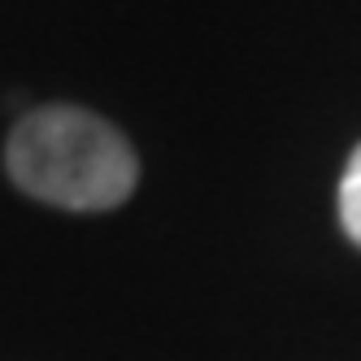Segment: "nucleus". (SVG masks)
Returning a JSON list of instances; mask_svg holds the SVG:
<instances>
[{
  "mask_svg": "<svg viewBox=\"0 0 361 361\" xmlns=\"http://www.w3.org/2000/svg\"><path fill=\"white\" fill-rule=\"evenodd\" d=\"M9 178L70 214H105L131 200L140 157L114 122L79 105H44L18 118L5 144Z\"/></svg>",
  "mask_w": 361,
  "mask_h": 361,
  "instance_id": "nucleus-1",
  "label": "nucleus"
},
{
  "mask_svg": "<svg viewBox=\"0 0 361 361\" xmlns=\"http://www.w3.org/2000/svg\"><path fill=\"white\" fill-rule=\"evenodd\" d=\"M340 226L361 248V144L353 148V157L344 166V178H340Z\"/></svg>",
  "mask_w": 361,
  "mask_h": 361,
  "instance_id": "nucleus-2",
  "label": "nucleus"
}]
</instances>
